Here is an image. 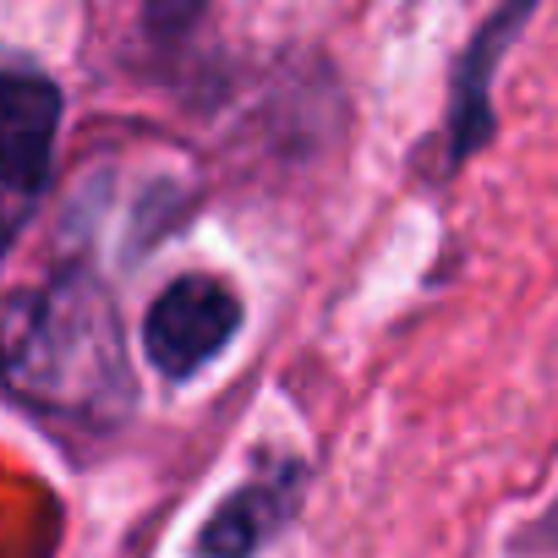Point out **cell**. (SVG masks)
I'll use <instances>...</instances> for the list:
<instances>
[{"instance_id":"1","label":"cell","mask_w":558,"mask_h":558,"mask_svg":"<svg viewBox=\"0 0 558 558\" xmlns=\"http://www.w3.org/2000/svg\"><path fill=\"white\" fill-rule=\"evenodd\" d=\"M0 384L77 427H110L132 411L126 335L88 268L50 274L0 313Z\"/></svg>"},{"instance_id":"2","label":"cell","mask_w":558,"mask_h":558,"mask_svg":"<svg viewBox=\"0 0 558 558\" xmlns=\"http://www.w3.org/2000/svg\"><path fill=\"white\" fill-rule=\"evenodd\" d=\"M241 329V296L214 274H181L143 318V351L165 378L203 373Z\"/></svg>"},{"instance_id":"3","label":"cell","mask_w":558,"mask_h":558,"mask_svg":"<svg viewBox=\"0 0 558 558\" xmlns=\"http://www.w3.org/2000/svg\"><path fill=\"white\" fill-rule=\"evenodd\" d=\"M61 88L23 56H0V192L34 197L50 175Z\"/></svg>"},{"instance_id":"4","label":"cell","mask_w":558,"mask_h":558,"mask_svg":"<svg viewBox=\"0 0 558 558\" xmlns=\"http://www.w3.org/2000/svg\"><path fill=\"white\" fill-rule=\"evenodd\" d=\"M291 493H296L291 482H252L235 498H225L214 509L208 531H203V553H214V558H252L274 536V525H286Z\"/></svg>"}]
</instances>
